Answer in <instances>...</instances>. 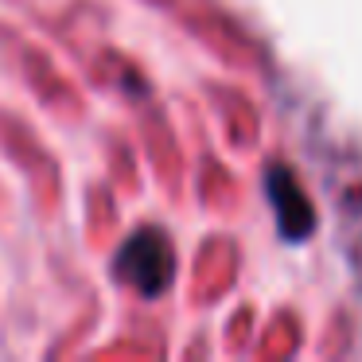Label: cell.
<instances>
[{"instance_id": "obj_1", "label": "cell", "mask_w": 362, "mask_h": 362, "mask_svg": "<svg viewBox=\"0 0 362 362\" xmlns=\"http://www.w3.org/2000/svg\"><path fill=\"white\" fill-rule=\"evenodd\" d=\"M113 281L141 292L144 300H156L175 281V245L164 226H141L121 242V250L110 261Z\"/></svg>"}, {"instance_id": "obj_2", "label": "cell", "mask_w": 362, "mask_h": 362, "mask_svg": "<svg viewBox=\"0 0 362 362\" xmlns=\"http://www.w3.org/2000/svg\"><path fill=\"white\" fill-rule=\"evenodd\" d=\"M265 195L269 206L276 214V234L284 242H308L315 234V206L308 199V191L300 187L296 172L284 160H269L265 164Z\"/></svg>"}]
</instances>
